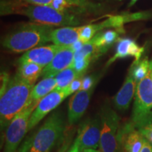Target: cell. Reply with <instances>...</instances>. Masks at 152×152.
I'll return each mask as SVG.
<instances>
[{
  "mask_svg": "<svg viewBox=\"0 0 152 152\" xmlns=\"http://www.w3.org/2000/svg\"><path fill=\"white\" fill-rule=\"evenodd\" d=\"M1 15L16 14L29 18L33 23L50 26H73L80 23L75 16L69 12H63L48 6L35 5L23 0L1 5Z\"/></svg>",
  "mask_w": 152,
  "mask_h": 152,
  "instance_id": "obj_1",
  "label": "cell"
},
{
  "mask_svg": "<svg viewBox=\"0 0 152 152\" xmlns=\"http://www.w3.org/2000/svg\"><path fill=\"white\" fill-rule=\"evenodd\" d=\"M33 85L17 75L9 80L7 87L1 90L0 121L1 128L9 126L11 121L29 102Z\"/></svg>",
  "mask_w": 152,
  "mask_h": 152,
  "instance_id": "obj_2",
  "label": "cell"
},
{
  "mask_svg": "<svg viewBox=\"0 0 152 152\" xmlns=\"http://www.w3.org/2000/svg\"><path fill=\"white\" fill-rule=\"evenodd\" d=\"M53 26L36 23L24 25L14 33L6 36L2 42L5 48L13 52H28L38 45L51 41Z\"/></svg>",
  "mask_w": 152,
  "mask_h": 152,
  "instance_id": "obj_3",
  "label": "cell"
},
{
  "mask_svg": "<svg viewBox=\"0 0 152 152\" xmlns=\"http://www.w3.org/2000/svg\"><path fill=\"white\" fill-rule=\"evenodd\" d=\"M64 127L61 115L58 112L52 114L30 139L28 152H50L63 136Z\"/></svg>",
  "mask_w": 152,
  "mask_h": 152,
  "instance_id": "obj_4",
  "label": "cell"
},
{
  "mask_svg": "<svg viewBox=\"0 0 152 152\" xmlns=\"http://www.w3.org/2000/svg\"><path fill=\"white\" fill-rule=\"evenodd\" d=\"M152 70L137 83L132 110V125L140 129L149 122L152 115Z\"/></svg>",
  "mask_w": 152,
  "mask_h": 152,
  "instance_id": "obj_5",
  "label": "cell"
},
{
  "mask_svg": "<svg viewBox=\"0 0 152 152\" xmlns=\"http://www.w3.org/2000/svg\"><path fill=\"white\" fill-rule=\"evenodd\" d=\"M99 115L102 121L99 150L102 152H118V115L109 106L102 108Z\"/></svg>",
  "mask_w": 152,
  "mask_h": 152,
  "instance_id": "obj_6",
  "label": "cell"
},
{
  "mask_svg": "<svg viewBox=\"0 0 152 152\" xmlns=\"http://www.w3.org/2000/svg\"><path fill=\"white\" fill-rule=\"evenodd\" d=\"M36 107L28 102L11 121L6 132L4 152H16L19 144L28 131L30 116Z\"/></svg>",
  "mask_w": 152,
  "mask_h": 152,
  "instance_id": "obj_7",
  "label": "cell"
},
{
  "mask_svg": "<svg viewBox=\"0 0 152 152\" xmlns=\"http://www.w3.org/2000/svg\"><path fill=\"white\" fill-rule=\"evenodd\" d=\"M67 96H68L64 90H54L42 99L30 116L28 130L35 127L49 112L56 109Z\"/></svg>",
  "mask_w": 152,
  "mask_h": 152,
  "instance_id": "obj_8",
  "label": "cell"
},
{
  "mask_svg": "<svg viewBox=\"0 0 152 152\" xmlns=\"http://www.w3.org/2000/svg\"><path fill=\"white\" fill-rule=\"evenodd\" d=\"M102 121L99 116L85 121L78 130L77 137L80 142L81 150L85 149H96L99 147Z\"/></svg>",
  "mask_w": 152,
  "mask_h": 152,
  "instance_id": "obj_9",
  "label": "cell"
},
{
  "mask_svg": "<svg viewBox=\"0 0 152 152\" xmlns=\"http://www.w3.org/2000/svg\"><path fill=\"white\" fill-rule=\"evenodd\" d=\"M75 52L72 46L63 47L52 61L44 68L42 76L44 78L54 77L64 70L70 67L73 62Z\"/></svg>",
  "mask_w": 152,
  "mask_h": 152,
  "instance_id": "obj_10",
  "label": "cell"
},
{
  "mask_svg": "<svg viewBox=\"0 0 152 152\" xmlns=\"http://www.w3.org/2000/svg\"><path fill=\"white\" fill-rule=\"evenodd\" d=\"M118 143L124 152H140L147 140L132 123L125 125L118 134Z\"/></svg>",
  "mask_w": 152,
  "mask_h": 152,
  "instance_id": "obj_11",
  "label": "cell"
},
{
  "mask_svg": "<svg viewBox=\"0 0 152 152\" xmlns=\"http://www.w3.org/2000/svg\"><path fill=\"white\" fill-rule=\"evenodd\" d=\"M64 46L52 45L33 48L25 53L19 58L18 63H34L45 68L52 61L55 55Z\"/></svg>",
  "mask_w": 152,
  "mask_h": 152,
  "instance_id": "obj_12",
  "label": "cell"
},
{
  "mask_svg": "<svg viewBox=\"0 0 152 152\" xmlns=\"http://www.w3.org/2000/svg\"><path fill=\"white\" fill-rule=\"evenodd\" d=\"M93 88L90 90H79L71 96L68 104V119L70 125L78 121L84 115L90 104Z\"/></svg>",
  "mask_w": 152,
  "mask_h": 152,
  "instance_id": "obj_13",
  "label": "cell"
},
{
  "mask_svg": "<svg viewBox=\"0 0 152 152\" xmlns=\"http://www.w3.org/2000/svg\"><path fill=\"white\" fill-rule=\"evenodd\" d=\"M137 85V83L133 77L132 73L130 71L122 87L114 97V105L118 110L125 111L128 109L131 101L135 94Z\"/></svg>",
  "mask_w": 152,
  "mask_h": 152,
  "instance_id": "obj_14",
  "label": "cell"
},
{
  "mask_svg": "<svg viewBox=\"0 0 152 152\" xmlns=\"http://www.w3.org/2000/svg\"><path fill=\"white\" fill-rule=\"evenodd\" d=\"M80 40V27L64 26L52 30L51 41L59 46H72Z\"/></svg>",
  "mask_w": 152,
  "mask_h": 152,
  "instance_id": "obj_15",
  "label": "cell"
},
{
  "mask_svg": "<svg viewBox=\"0 0 152 152\" xmlns=\"http://www.w3.org/2000/svg\"><path fill=\"white\" fill-rule=\"evenodd\" d=\"M143 52V47H140L134 41L130 39H121L118 43L116 53L108 61L107 65H110L118 58H123L126 56H134L135 58L134 62H138Z\"/></svg>",
  "mask_w": 152,
  "mask_h": 152,
  "instance_id": "obj_16",
  "label": "cell"
},
{
  "mask_svg": "<svg viewBox=\"0 0 152 152\" xmlns=\"http://www.w3.org/2000/svg\"><path fill=\"white\" fill-rule=\"evenodd\" d=\"M56 80L55 77H45L33 86L29 102L37 106L42 99L56 89Z\"/></svg>",
  "mask_w": 152,
  "mask_h": 152,
  "instance_id": "obj_17",
  "label": "cell"
},
{
  "mask_svg": "<svg viewBox=\"0 0 152 152\" xmlns=\"http://www.w3.org/2000/svg\"><path fill=\"white\" fill-rule=\"evenodd\" d=\"M19 64L20 65H19L17 75L21 77L23 80L34 86V84L37 81L38 77L42 75L44 67L37 64L30 62Z\"/></svg>",
  "mask_w": 152,
  "mask_h": 152,
  "instance_id": "obj_18",
  "label": "cell"
},
{
  "mask_svg": "<svg viewBox=\"0 0 152 152\" xmlns=\"http://www.w3.org/2000/svg\"><path fill=\"white\" fill-rule=\"evenodd\" d=\"M144 14H134L130 15H126V16H111L107 20H104V22L100 23L99 24H92L93 28L96 32L99 31L102 29L105 28H121L125 23H128L132 20H138L144 18Z\"/></svg>",
  "mask_w": 152,
  "mask_h": 152,
  "instance_id": "obj_19",
  "label": "cell"
},
{
  "mask_svg": "<svg viewBox=\"0 0 152 152\" xmlns=\"http://www.w3.org/2000/svg\"><path fill=\"white\" fill-rule=\"evenodd\" d=\"M81 75L71 66L64 70L57 75L55 78L56 80V90H64L76 78Z\"/></svg>",
  "mask_w": 152,
  "mask_h": 152,
  "instance_id": "obj_20",
  "label": "cell"
},
{
  "mask_svg": "<svg viewBox=\"0 0 152 152\" xmlns=\"http://www.w3.org/2000/svg\"><path fill=\"white\" fill-rule=\"evenodd\" d=\"M118 38V33L113 30H109L102 33L96 34L92 38V41L102 52H104L111 46Z\"/></svg>",
  "mask_w": 152,
  "mask_h": 152,
  "instance_id": "obj_21",
  "label": "cell"
},
{
  "mask_svg": "<svg viewBox=\"0 0 152 152\" xmlns=\"http://www.w3.org/2000/svg\"><path fill=\"white\" fill-rule=\"evenodd\" d=\"M132 73L133 77L137 83L142 80L145 77L150 71V62L147 58H144L141 61L134 62L130 69Z\"/></svg>",
  "mask_w": 152,
  "mask_h": 152,
  "instance_id": "obj_22",
  "label": "cell"
},
{
  "mask_svg": "<svg viewBox=\"0 0 152 152\" xmlns=\"http://www.w3.org/2000/svg\"><path fill=\"white\" fill-rule=\"evenodd\" d=\"M91 61H92V59L87 58H76V59L73 60V64L71 66L79 73L80 75H82V74L86 71L89 64H90Z\"/></svg>",
  "mask_w": 152,
  "mask_h": 152,
  "instance_id": "obj_23",
  "label": "cell"
},
{
  "mask_svg": "<svg viewBox=\"0 0 152 152\" xmlns=\"http://www.w3.org/2000/svg\"><path fill=\"white\" fill-rule=\"evenodd\" d=\"M82 82H83V78L80 77L76 78L75 80H73L68 86L66 87L65 90H64L66 92L68 96L71 95L73 93L77 92V91L80 90L82 86Z\"/></svg>",
  "mask_w": 152,
  "mask_h": 152,
  "instance_id": "obj_24",
  "label": "cell"
},
{
  "mask_svg": "<svg viewBox=\"0 0 152 152\" xmlns=\"http://www.w3.org/2000/svg\"><path fill=\"white\" fill-rule=\"evenodd\" d=\"M138 130L142 133L146 140L152 144V125L151 123H147L142 128L138 129Z\"/></svg>",
  "mask_w": 152,
  "mask_h": 152,
  "instance_id": "obj_25",
  "label": "cell"
},
{
  "mask_svg": "<svg viewBox=\"0 0 152 152\" xmlns=\"http://www.w3.org/2000/svg\"><path fill=\"white\" fill-rule=\"evenodd\" d=\"M93 85H94V80L93 77L90 76L83 78V82H82V86L80 90H90L93 88Z\"/></svg>",
  "mask_w": 152,
  "mask_h": 152,
  "instance_id": "obj_26",
  "label": "cell"
},
{
  "mask_svg": "<svg viewBox=\"0 0 152 152\" xmlns=\"http://www.w3.org/2000/svg\"><path fill=\"white\" fill-rule=\"evenodd\" d=\"M23 1L27 3L31 4L50 7V5L54 0H23Z\"/></svg>",
  "mask_w": 152,
  "mask_h": 152,
  "instance_id": "obj_27",
  "label": "cell"
},
{
  "mask_svg": "<svg viewBox=\"0 0 152 152\" xmlns=\"http://www.w3.org/2000/svg\"><path fill=\"white\" fill-rule=\"evenodd\" d=\"M81 151V146L80 142L79 139L76 137L75 142H73V145L69 148V149L66 152H80Z\"/></svg>",
  "mask_w": 152,
  "mask_h": 152,
  "instance_id": "obj_28",
  "label": "cell"
},
{
  "mask_svg": "<svg viewBox=\"0 0 152 152\" xmlns=\"http://www.w3.org/2000/svg\"><path fill=\"white\" fill-rule=\"evenodd\" d=\"M140 152H152V144L147 140Z\"/></svg>",
  "mask_w": 152,
  "mask_h": 152,
  "instance_id": "obj_29",
  "label": "cell"
},
{
  "mask_svg": "<svg viewBox=\"0 0 152 152\" xmlns=\"http://www.w3.org/2000/svg\"><path fill=\"white\" fill-rule=\"evenodd\" d=\"M80 152H102L100 151H98L96 149H83L81 150Z\"/></svg>",
  "mask_w": 152,
  "mask_h": 152,
  "instance_id": "obj_30",
  "label": "cell"
},
{
  "mask_svg": "<svg viewBox=\"0 0 152 152\" xmlns=\"http://www.w3.org/2000/svg\"><path fill=\"white\" fill-rule=\"evenodd\" d=\"M137 1V0H131V2L130 4V6H132V5L134 4Z\"/></svg>",
  "mask_w": 152,
  "mask_h": 152,
  "instance_id": "obj_31",
  "label": "cell"
},
{
  "mask_svg": "<svg viewBox=\"0 0 152 152\" xmlns=\"http://www.w3.org/2000/svg\"><path fill=\"white\" fill-rule=\"evenodd\" d=\"M149 122L150 123H151V124L152 125V115H151V118H150V120H149ZM149 122H148V123H149Z\"/></svg>",
  "mask_w": 152,
  "mask_h": 152,
  "instance_id": "obj_32",
  "label": "cell"
},
{
  "mask_svg": "<svg viewBox=\"0 0 152 152\" xmlns=\"http://www.w3.org/2000/svg\"><path fill=\"white\" fill-rule=\"evenodd\" d=\"M150 68L152 69V61L150 62Z\"/></svg>",
  "mask_w": 152,
  "mask_h": 152,
  "instance_id": "obj_33",
  "label": "cell"
},
{
  "mask_svg": "<svg viewBox=\"0 0 152 152\" xmlns=\"http://www.w3.org/2000/svg\"><path fill=\"white\" fill-rule=\"evenodd\" d=\"M61 152H63V151H61Z\"/></svg>",
  "mask_w": 152,
  "mask_h": 152,
  "instance_id": "obj_34",
  "label": "cell"
},
{
  "mask_svg": "<svg viewBox=\"0 0 152 152\" xmlns=\"http://www.w3.org/2000/svg\"><path fill=\"white\" fill-rule=\"evenodd\" d=\"M151 70H152V69H151Z\"/></svg>",
  "mask_w": 152,
  "mask_h": 152,
  "instance_id": "obj_35",
  "label": "cell"
}]
</instances>
